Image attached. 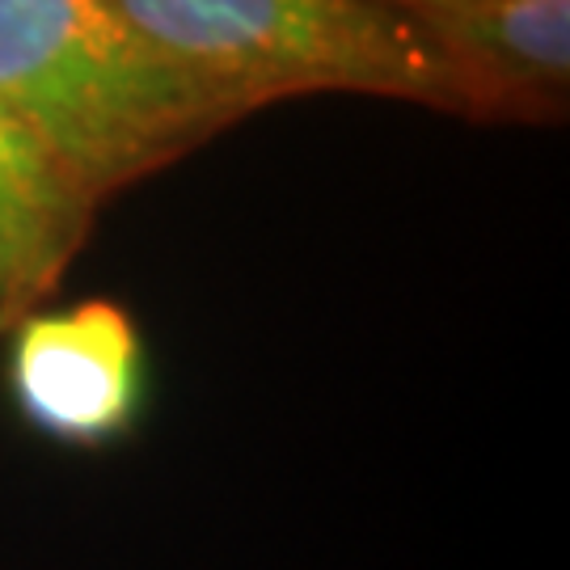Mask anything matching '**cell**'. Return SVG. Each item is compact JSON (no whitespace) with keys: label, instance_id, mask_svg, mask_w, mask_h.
Listing matches in <instances>:
<instances>
[{"label":"cell","instance_id":"cell-1","mask_svg":"<svg viewBox=\"0 0 570 570\" xmlns=\"http://www.w3.org/2000/svg\"><path fill=\"white\" fill-rule=\"evenodd\" d=\"M0 106L98 204L237 122L115 0H0Z\"/></svg>","mask_w":570,"mask_h":570},{"label":"cell","instance_id":"cell-2","mask_svg":"<svg viewBox=\"0 0 570 570\" xmlns=\"http://www.w3.org/2000/svg\"><path fill=\"white\" fill-rule=\"evenodd\" d=\"M233 119L301 94H367L452 115L410 0H115Z\"/></svg>","mask_w":570,"mask_h":570},{"label":"cell","instance_id":"cell-3","mask_svg":"<svg viewBox=\"0 0 570 570\" xmlns=\"http://www.w3.org/2000/svg\"><path fill=\"white\" fill-rule=\"evenodd\" d=\"M9 397L30 428L68 449H110L148 397V355L119 301L39 308L9 330Z\"/></svg>","mask_w":570,"mask_h":570},{"label":"cell","instance_id":"cell-4","mask_svg":"<svg viewBox=\"0 0 570 570\" xmlns=\"http://www.w3.org/2000/svg\"><path fill=\"white\" fill-rule=\"evenodd\" d=\"M410 13L440 60L456 119L567 122V0H410Z\"/></svg>","mask_w":570,"mask_h":570},{"label":"cell","instance_id":"cell-5","mask_svg":"<svg viewBox=\"0 0 570 570\" xmlns=\"http://www.w3.org/2000/svg\"><path fill=\"white\" fill-rule=\"evenodd\" d=\"M98 207L68 165L0 106V334L47 308L89 245Z\"/></svg>","mask_w":570,"mask_h":570}]
</instances>
